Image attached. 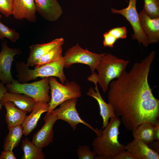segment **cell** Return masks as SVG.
<instances>
[{"mask_svg":"<svg viewBox=\"0 0 159 159\" xmlns=\"http://www.w3.org/2000/svg\"><path fill=\"white\" fill-rule=\"evenodd\" d=\"M155 54L153 51L110 84L108 103L116 117H120L126 129L132 132L143 122L153 125L159 122V100L154 96L148 81Z\"/></svg>","mask_w":159,"mask_h":159,"instance_id":"6da1fadb","label":"cell"},{"mask_svg":"<svg viewBox=\"0 0 159 159\" xmlns=\"http://www.w3.org/2000/svg\"><path fill=\"white\" fill-rule=\"evenodd\" d=\"M121 120L118 117L112 118L103 130H98L97 137L93 140L92 145L96 155V159H112L125 150V145L118 140L119 127Z\"/></svg>","mask_w":159,"mask_h":159,"instance_id":"7a4b0ae2","label":"cell"},{"mask_svg":"<svg viewBox=\"0 0 159 159\" xmlns=\"http://www.w3.org/2000/svg\"><path fill=\"white\" fill-rule=\"evenodd\" d=\"M15 65L18 73L17 81L20 83L35 80L39 77L43 78L50 77L59 78L62 84L67 82L63 71V56L59 60L42 65L33 69H29L24 62H16Z\"/></svg>","mask_w":159,"mask_h":159,"instance_id":"3957f363","label":"cell"},{"mask_svg":"<svg viewBox=\"0 0 159 159\" xmlns=\"http://www.w3.org/2000/svg\"><path fill=\"white\" fill-rule=\"evenodd\" d=\"M129 62L110 53H106L102 57L96 67L98 74L96 76L104 93L107 91L111 81L122 74Z\"/></svg>","mask_w":159,"mask_h":159,"instance_id":"277c9868","label":"cell"},{"mask_svg":"<svg viewBox=\"0 0 159 159\" xmlns=\"http://www.w3.org/2000/svg\"><path fill=\"white\" fill-rule=\"evenodd\" d=\"M49 79V77H44L31 83H20L14 80L7 84L6 87L9 92L21 93L32 98L36 102L48 103L50 100Z\"/></svg>","mask_w":159,"mask_h":159,"instance_id":"5b68a950","label":"cell"},{"mask_svg":"<svg viewBox=\"0 0 159 159\" xmlns=\"http://www.w3.org/2000/svg\"><path fill=\"white\" fill-rule=\"evenodd\" d=\"M51 90L50 100L48 103L49 110L51 112L58 105L63 102L81 96L80 86L74 81L60 83L53 77H49Z\"/></svg>","mask_w":159,"mask_h":159,"instance_id":"8992f818","label":"cell"},{"mask_svg":"<svg viewBox=\"0 0 159 159\" xmlns=\"http://www.w3.org/2000/svg\"><path fill=\"white\" fill-rule=\"evenodd\" d=\"M106 53H93L87 49H84L77 44L68 49L64 54V67L68 68L76 63L84 64L90 67L92 74H93L102 57Z\"/></svg>","mask_w":159,"mask_h":159,"instance_id":"52a82bcc","label":"cell"},{"mask_svg":"<svg viewBox=\"0 0 159 159\" xmlns=\"http://www.w3.org/2000/svg\"><path fill=\"white\" fill-rule=\"evenodd\" d=\"M77 100V98H74L66 100L59 105V108L54 109L52 112L56 115L58 120H64L69 123L73 130L76 129L78 124L81 123L89 127L96 133L98 130L94 129L80 117L76 108Z\"/></svg>","mask_w":159,"mask_h":159,"instance_id":"ba28073f","label":"cell"},{"mask_svg":"<svg viewBox=\"0 0 159 159\" xmlns=\"http://www.w3.org/2000/svg\"><path fill=\"white\" fill-rule=\"evenodd\" d=\"M136 0H129L127 7L120 10L114 8L111 9V12L123 16L132 26L134 33L132 35L133 40H138L139 44H142L145 47L149 44L146 36L143 32L141 27L140 20L136 8Z\"/></svg>","mask_w":159,"mask_h":159,"instance_id":"9c48e42d","label":"cell"},{"mask_svg":"<svg viewBox=\"0 0 159 159\" xmlns=\"http://www.w3.org/2000/svg\"><path fill=\"white\" fill-rule=\"evenodd\" d=\"M44 124L42 128L34 134L32 142L38 148L42 149L53 142V126L58 120L52 112H47L43 118Z\"/></svg>","mask_w":159,"mask_h":159,"instance_id":"30bf717a","label":"cell"},{"mask_svg":"<svg viewBox=\"0 0 159 159\" xmlns=\"http://www.w3.org/2000/svg\"><path fill=\"white\" fill-rule=\"evenodd\" d=\"M0 52V80L4 84H8L14 79L11 75V68L14 57L21 53L18 48H10L4 40L1 44Z\"/></svg>","mask_w":159,"mask_h":159,"instance_id":"8fae6325","label":"cell"},{"mask_svg":"<svg viewBox=\"0 0 159 159\" xmlns=\"http://www.w3.org/2000/svg\"><path fill=\"white\" fill-rule=\"evenodd\" d=\"M96 73L92 74L88 78L89 81L93 82L95 85L94 89L90 87L87 93V95L95 99L98 102L100 110V115L103 120L102 129H104L108 124L109 119L116 117L112 106L106 102L102 98L98 89L96 79Z\"/></svg>","mask_w":159,"mask_h":159,"instance_id":"7c38bea8","label":"cell"},{"mask_svg":"<svg viewBox=\"0 0 159 159\" xmlns=\"http://www.w3.org/2000/svg\"><path fill=\"white\" fill-rule=\"evenodd\" d=\"M36 12L45 20H57L63 13L62 8L57 0H34Z\"/></svg>","mask_w":159,"mask_h":159,"instance_id":"4fadbf2b","label":"cell"},{"mask_svg":"<svg viewBox=\"0 0 159 159\" xmlns=\"http://www.w3.org/2000/svg\"><path fill=\"white\" fill-rule=\"evenodd\" d=\"M34 0H13L12 15L16 19H25L30 22L37 20Z\"/></svg>","mask_w":159,"mask_h":159,"instance_id":"5bb4252c","label":"cell"},{"mask_svg":"<svg viewBox=\"0 0 159 159\" xmlns=\"http://www.w3.org/2000/svg\"><path fill=\"white\" fill-rule=\"evenodd\" d=\"M138 15L141 27L148 44L158 43L159 40V18H151L143 10Z\"/></svg>","mask_w":159,"mask_h":159,"instance_id":"9a60e30c","label":"cell"},{"mask_svg":"<svg viewBox=\"0 0 159 159\" xmlns=\"http://www.w3.org/2000/svg\"><path fill=\"white\" fill-rule=\"evenodd\" d=\"M134 159H159V154L150 149L148 145L139 140L134 139L125 145Z\"/></svg>","mask_w":159,"mask_h":159,"instance_id":"2e32d148","label":"cell"},{"mask_svg":"<svg viewBox=\"0 0 159 159\" xmlns=\"http://www.w3.org/2000/svg\"><path fill=\"white\" fill-rule=\"evenodd\" d=\"M64 42V39L60 38L47 43L30 46L29 54L26 63V65L28 67L33 66L38 59L55 47L59 45H62Z\"/></svg>","mask_w":159,"mask_h":159,"instance_id":"e0dca14e","label":"cell"},{"mask_svg":"<svg viewBox=\"0 0 159 159\" xmlns=\"http://www.w3.org/2000/svg\"><path fill=\"white\" fill-rule=\"evenodd\" d=\"M7 101L11 102L14 106L28 113L31 112L36 104L34 99L26 95L7 91L1 98L2 105L3 102Z\"/></svg>","mask_w":159,"mask_h":159,"instance_id":"ac0fdd59","label":"cell"},{"mask_svg":"<svg viewBox=\"0 0 159 159\" xmlns=\"http://www.w3.org/2000/svg\"><path fill=\"white\" fill-rule=\"evenodd\" d=\"M49 107L48 103L36 102L31 113L27 116L21 125L25 136L29 135L36 128L41 115L43 113L48 111Z\"/></svg>","mask_w":159,"mask_h":159,"instance_id":"d6986e66","label":"cell"},{"mask_svg":"<svg viewBox=\"0 0 159 159\" xmlns=\"http://www.w3.org/2000/svg\"><path fill=\"white\" fill-rule=\"evenodd\" d=\"M2 105L5 107L6 111L5 121L8 129L21 125L27 116V112L16 107L11 101L4 102Z\"/></svg>","mask_w":159,"mask_h":159,"instance_id":"ffe728a7","label":"cell"},{"mask_svg":"<svg viewBox=\"0 0 159 159\" xmlns=\"http://www.w3.org/2000/svg\"><path fill=\"white\" fill-rule=\"evenodd\" d=\"M9 132L4 142V150H12L18 146L24 134L23 127L19 125L9 128Z\"/></svg>","mask_w":159,"mask_h":159,"instance_id":"44dd1931","label":"cell"},{"mask_svg":"<svg viewBox=\"0 0 159 159\" xmlns=\"http://www.w3.org/2000/svg\"><path fill=\"white\" fill-rule=\"evenodd\" d=\"M134 139L141 140L148 144L153 141V125L148 122L140 125L132 132Z\"/></svg>","mask_w":159,"mask_h":159,"instance_id":"7402d4cb","label":"cell"},{"mask_svg":"<svg viewBox=\"0 0 159 159\" xmlns=\"http://www.w3.org/2000/svg\"><path fill=\"white\" fill-rule=\"evenodd\" d=\"M21 147L24 153L21 159H44L42 149L37 147L27 138L22 140Z\"/></svg>","mask_w":159,"mask_h":159,"instance_id":"603a6c76","label":"cell"},{"mask_svg":"<svg viewBox=\"0 0 159 159\" xmlns=\"http://www.w3.org/2000/svg\"><path fill=\"white\" fill-rule=\"evenodd\" d=\"M62 45H58L38 59L35 64V68L59 60L62 55Z\"/></svg>","mask_w":159,"mask_h":159,"instance_id":"cb8c5ba5","label":"cell"},{"mask_svg":"<svg viewBox=\"0 0 159 159\" xmlns=\"http://www.w3.org/2000/svg\"><path fill=\"white\" fill-rule=\"evenodd\" d=\"M143 10L151 18H159V0H144Z\"/></svg>","mask_w":159,"mask_h":159,"instance_id":"d4e9b609","label":"cell"},{"mask_svg":"<svg viewBox=\"0 0 159 159\" xmlns=\"http://www.w3.org/2000/svg\"><path fill=\"white\" fill-rule=\"evenodd\" d=\"M20 35L14 29H11L0 21V39L4 38L9 39L12 42H16L19 38Z\"/></svg>","mask_w":159,"mask_h":159,"instance_id":"484cf974","label":"cell"},{"mask_svg":"<svg viewBox=\"0 0 159 159\" xmlns=\"http://www.w3.org/2000/svg\"><path fill=\"white\" fill-rule=\"evenodd\" d=\"M77 153L79 159H96V155L87 145L79 146Z\"/></svg>","mask_w":159,"mask_h":159,"instance_id":"4316f807","label":"cell"},{"mask_svg":"<svg viewBox=\"0 0 159 159\" xmlns=\"http://www.w3.org/2000/svg\"><path fill=\"white\" fill-rule=\"evenodd\" d=\"M13 0H0V12L5 17L12 14Z\"/></svg>","mask_w":159,"mask_h":159,"instance_id":"83f0119b","label":"cell"},{"mask_svg":"<svg viewBox=\"0 0 159 159\" xmlns=\"http://www.w3.org/2000/svg\"><path fill=\"white\" fill-rule=\"evenodd\" d=\"M117 40L125 39L127 36V30L125 26L118 27L108 31Z\"/></svg>","mask_w":159,"mask_h":159,"instance_id":"f1b7e54d","label":"cell"},{"mask_svg":"<svg viewBox=\"0 0 159 159\" xmlns=\"http://www.w3.org/2000/svg\"><path fill=\"white\" fill-rule=\"evenodd\" d=\"M103 36V45L104 47L113 48L117 39L108 32H105Z\"/></svg>","mask_w":159,"mask_h":159,"instance_id":"f546056e","label":"cell"},{"mask_svg":"<svg viewBox=\"0 0 159 159\" xmlns=\"http://www.w3.org/2000/svg\"><path fill=\"white\" fill-rule=\"evenodd\" d=\"M14 153L11 150H4L1 152L0 159H16Z\"/></svg>","mask_w":159,"mask_h":159,"instance_id":"4dcf8cb0","label":"cell"},{"mask_svg":"<svg viewBox=\"0 0 159 159\" xmlns=\"http://www.w3.org/2000/svg\"><path fill=\"white\" fill-rule=\"evenodd\" d=\"M112 159H134V158L128 152L125 150L114 156Z\"/></svg>","mask_w":159,"mask_h":159,"instance_id":"1f68e13d","label":"cell"},{"mask_svg":"<svg viewBox=\"0 0 159 159\" xmlns=\"http://www.w3.org/2000/svg\"><path fill=\"white\" fill-rule=\"evenodd\" d=\"M153 139L154 140H159V122H157L153 125Z\"/></svg>","mask_w":159,"mask_h":159,"instance_id":"d6a6232c","label":"cell"},{"mask_svg":"<svg viewBox=\"0 0 159 159\" xmlns=\"http://www.w3.org/2000/svg\"><path fill=\"white\" fill-rule=\"evenodd\" d=\"M148 147L152 150L159 153V141H154L147 144Z\"/></svg>","mask_w":159,"mask_h":159,"instance_id":"836d02e7","label":"cell"},{"mask_svg":"<svg viewBox=\"0 0 159 159\" xmlns=\"http://www.w3.org/2000/svg\"><path fill=\"white\" fill-rule=\"evenodd\" d=\"M7 91L6 87L2 82H0V110L1 109L2 105L1 103V98L4 93Z\"/></svg>","mask_w":159,"mask_h":159,"instance_id":"e575fe53","label":"cell"},{"mask_svg":"<svg viewBox=\"0 0 159 159\" xmlns=\"http://www.w3.org/2000/svg\"><path fill=\"white\" fill-rule=\"evenodd\" d=\"M2 17V15L0 14V20H1Z\"/></svg>","mask_w":159,"mask_h":159,"instance_id":"d590c367","label":"cell"}]
</instances>
